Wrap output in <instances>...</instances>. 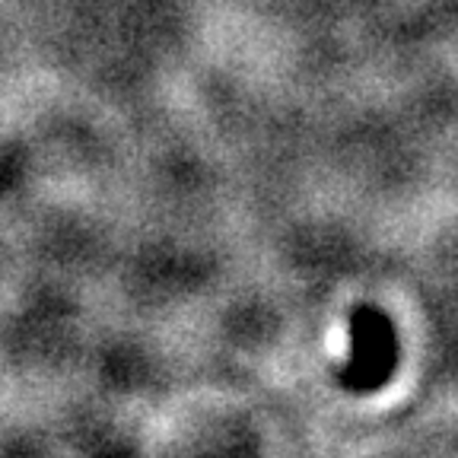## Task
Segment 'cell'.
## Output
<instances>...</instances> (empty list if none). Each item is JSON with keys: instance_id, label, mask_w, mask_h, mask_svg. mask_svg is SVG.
I'll list each match as a JSON object with an SVG mask.
<instances>
[{"instance_id": "6da1fadb", "label": "cell", "mask_w": 458, "mask_h": 458, "mask_svg": "<svg viewBox=\"0 0 458 458\" xmlns=\"http://www.w3.org/2000/svg\"><path fill=\"white\" fill-rule=\"evenodd\" d=\"M398 331L394 322L376 306H357L351 312V353L337 369V379L347 392L369 394L392 382L398 369Z\"/></svg>"}]
</instances>
